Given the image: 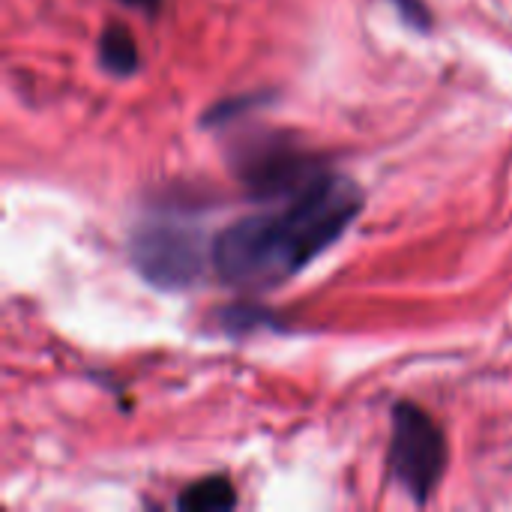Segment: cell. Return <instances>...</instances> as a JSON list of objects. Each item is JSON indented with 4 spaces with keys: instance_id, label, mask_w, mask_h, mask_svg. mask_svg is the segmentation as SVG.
<instances>
[{
    "instance_id": "6da1fadb",
    "label": "cell",
    "mask_w": 512,
    "mask_h": 512,
    "mask_svg": "<svg viewBox=\"0 0 512 512\" xmlns=\"http://www.w3.org/2000/svg\"><path fill=\"white\" fill-rule=\"evenodd\" d=\"M360 207L363 195L351 180L321 174L288 207L228 225L213 240V264L237 288L279 285L339 240Z\"/></svg>"
},
{
    "instance_id": "7a4b0ae2",
    "label": "cell",
    "mask_w": 512,
    "mask_h": 512,
    "mask_svg": "<svg viewBox=\"0 0 512 512\" xmlns=\"http://www.w3.org/2000/svg\"><path fill=\"white\" fill-rule=\"evenodd\" d=\"M447 468V441L438 423L417 405L402 402L393 411V441H390V471L402 489L426 504Z\"/></svg>"
},
{
    "instance_id": "3957f363",
    "label": "cell",
    "mask_w": 512,
    "mask_h": 512,
    "mask_svg": "<svg viewBox=\"0 0 512 512\" xmlns=\"http://www.w3.org/2000/svg\"><path fill=\"white\" fill-rule=\"evenodd\" d=\"M132 258L153 285L159 288H186L201 273V249L198 237L171 222L147 225L135 234Z\"/></svg>"
},
{
    "instance_id": "277c9868",
    "label": "cell",
    "mask_w": 512,
    "mask_h": 512,
    "mask_svg": "<svg viewBox=\"0 0 512 512\" xmlns=\"http://www.w3.org/2000/svg\"><path fill=\"white\" fill-rule=\"evenodd\" d=\"M240 177L261 195H297L321 174L315 171V162L306 153H297L288 144H261L243 153Z\"/></svg>"
},
{
    "instance_id": "5b68a950",
    "label": "cell",
    "mask_w": 512,
    "mask_h": 512,
    "mask_svg": "<svg viewBox=\"0 0 512 512\" xmlns=\"http://www.w3.org/2000/svg\"><path fill=\"white\" fill-rule=\"evenodd\" d=\"M99 63L105 72H111L117 78H129L138 72V66H141L138 45L126 27H120V24L105 27V33L99 36Z\"/></svg>"
},
{
    "instance_id": "8992f818",
    "label": "cell",
    "mask_w": 512,
    "mask_h": 512,
    "mask_svg": "<svg viewBox=\"0 0 512 512\" xmlns=\"http://www.w3.org/2000/svg\"><path fill=\"white\" fill-rule=\"evenodd\" d=\"M177 507L192 512H225L237 507V495L225 477H207L183 489V495L177 498Z\"/></svg>"
},
{
    "instance_id": "52a82bcc",
    "label": "cell",
    "mask_w": 512,
    "mask_h": 512,
    "mask_svg": "<svg viewBox=\"0 0 512 512\" xmlns=\"http://www.w3.org/2000/svg\"><path fill=\"white\" fill-rule=\"evenodd\" d=\"M396 3L402 6L405 18H408L411 24H417V27H426V24H429V15H426V9H423L417 0H396Z\"/></svg>"
},
{
    "instance_id": "ba28073f",
    "label": "cell",
    "mask_w": 512,
    "mask_h": 512,
    "mask_svg": "<svg viewBox=\"0 0 512 512\" xmlns=\"http://www.w3.org/2000/svg\"><path fill=\"white\" fill-rule=\"evenodd\" d=\"M120 3H126L132 9H141V12H156L162 6V0H120Z\"/></svg>"
}]
</instances>
